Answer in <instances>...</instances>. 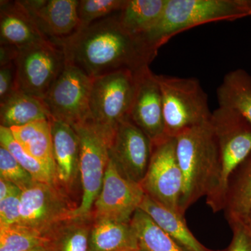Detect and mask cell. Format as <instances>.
<instances>
[{
    "label": "cell",
    "mask_w": 251,
    "mask_h": 251,
    "mask_svg": "<svg viewBox=\"0 0 251 251\" xmlns=\"http://www.w3.org/2000/svg\"><path fill=\"white\" fill-rule=\"evenodd\" d=\"M128 117L150 138L152 145L168 138L161 89L156 74L149 66L137 72L136 89Z\"/></svg>",
    "instance_id": "cell-14"
},
{
    "label": "cell",
    "mask_w": 251,
    "mask_h": 251,
    "mask_svg": "<svg viewBox=\"0 0 251 251\" xmlns=\"http://www.w3.org/2000/svg\"><path fill=\"white\" fill-rule=\"evenodd\" d=\"M49 244V239L23 225L0 227V251H27Z\"/></svg>",
    "instance_id": "cell-27"
},
{
    "label": "cell",
    "mask_w": 251,
    "mask_h": 251,
    "mask_svg": "<svg viewBox=\"0 0 251 251\" xmlns=\"http://www.w3.org/2000/svg\"><path fill=\"white\" fill-rule=\"evenodd\" d=\"M168 0H126L117 13L122 28L130 35L141 37L158 21Z\"/></svg>",
    "instance_id": "cell-23"
},
{
    "label": "cell",
    "mask_w": 251,
    "mask_h": 251,
    "mask_svg": "<svg viewBox=\"0 0 251 251\" xmlns=\"http://www.w3.org/2000/svg\"><path fill=\"white\" fill-rule=\"evenodd\" d=\"M232 238L226 251H251V232L245 224L235 223L230 225Z\"/></svg>",
    "instance_id": "cell-32"
},
{
    "label": "cell",
    "mask_w": 251,
    "mask_h": 251,
    "mask_svg": "<svg viewBox=\"0 0 251 251\" xmlns=\"http://www.w3.org/2000/svg\"><path fill=\"white\" fill-rule=\"evenodd\" d=\"M27 251H51V249L49 247V244H46V245H41L33 248L30 250Z\"/></svg>",
    "instance_id": "cell-36"
},
{
    "label": "cell",
    "mask_w": 251,
    "mask_h": 251,
    "mask_svg": "<svg viewBox=\"0 0 251 251\" xmlns=\"http://www.w3.org/2000/svg\"><path fill=\"white\" fill-rule=\"evenodd\" d=\"M145 195L141 185L122 175L110 158L101 190L94 203L96 220L130 223Z\"/></svg>",
    "instance_id": "cell-11"
},
{
    "label": "cell",
    "mask_w": 251,
    "mask_h": 251,
    "mask_svg": "<svg viewBox=\"0 0 251 251\" xmlns=\"http://www.w3.org/2000/svg\"><path fill=\"white\" fill-rule=\"evenodd\" d=\"M243 224H245V226H247L248 229H249L251 232V209L250 212L248 214L247 218H246V219L244 220V222H243Z\"/></svg>",
    "instance_id": "cell-37"
},
{
    "label": "cell",
    "mask_w": 251,
    "mask_h": 251,
    "mask_svg": "<svg viewBox=\"0 0 251 251\" xmlns=\"http://www.w3.org/2000/svg\"><path fill=\"white\" fill-rule=\"evenodd\" d=\"M20 191L21 190L16 185L0 177V201Z\"/></svg>",
    "instance_id": "cell-35"
},
{
    "label": "cell",
    "mask_w": 251,
    "mask_h": 251,
    "mask_svg": "<svg viewBox=\"0 0 251 251\" xmlns=\"http://www.w3.org/2000/svg\"><path fill=\"white\" fill-rule=\"evenodd\" d=\"M21 1L36 26L59 45L80 29L77 0H23Z\"/></svg>",
    "instance_id": "cell-15"
},
{
    "label": "cell",
    "mask_w": 251,
    "mask_h": 251,
    "mask_svg": "<svg viewBox=\"0 0 251 251\" xmlns=\"http://www.w3.org/2000/svg\"><path fill=\"white\" fill-rule=\"evenodd\" d=\"M58 46L66 60L92 79L125 69L138 72L155 58L140 38L122 28L117 13L79 30Z\"/></svg>",
    "instance_id": "cell-1"
},
{
    "label": "cell",
    "mask_w": 251,
    "mask_h": 251,
    "mask_svg": "<svg viewBox=\"0 0 251 251\" xmlns=\"http://www.w3.org/2000/svg\"><path fill=\"white\" fill-rule=\"evenodd\" d=\"M50 115L42 99L16 90L0 103L1 126L11 128L43 120H50Z\"/></svg>",
    "instance_id": "cell-22"
},
{
    "label": "cell",
    "mask_w": 251,
    "mask_h": 251,
    "mask_svg": "<svg viewBox=\"0 0 251 251\" xmlns=\"http://www.w3.org/2000/svg\"><path fill=\"white\" fill-rule=\"evenodd\" d=\"M130 224L140 247L145 251H186L140 209L135 211Z\"/></svg>",
    "instance_id": "cell-25"
},
{
    "label": "cell",
    "mask_w": 251,
    "mask_h": 251,
    "mask_svg": "<svg viewBox=\"0 0 251 251\" xmlns=\"http://www.w3.org/2000/svg\"><path fill=\"white\" fill-rule=\"evenodd\" d=\"M73 128L80 143L79 172L82 196L80 205L72 211L71 220L81 221L90 214L101 190L112 138L90 120Z\"/></svg>",
    "instance_id": "cell-6"
},
{
    "label": "cell",
    "mask_w": 251,
    "mask_h": 251,
    "mask_svg": "<svg viewBox=\"0 0 251 251\" xmlns=\"http://www.w3.org/2000/svg\"><path fill=\"white\" fill-rule=\"evenodd\" d=\"M251 16V0H168L161 17L140 39L156 57L158 49L180 32Z\"/></svg>",
    "instance_id": "cell-3"
},
{
    "label": "cell",
    "mask_w": 251,
    "mask_h": 251,
    "mask_svg": "<svg viewBox=\"0 0 251 251\" xmlns=\"http://www.w3.org/2000/svg\"><path fill=\"white\" fill-rule=\"evenodd\" d=\"M10 130L23 150L44 164L57 178L50 120L12 127Z\"/></svg>",
    "instance_id": "cell-19"
},
{
    "label": "cell",
    "mask_w": 251,
    "mask_h": 251,
    "mask_svg": "<svg viewBox=\"0 0 251 251\" xmlns=\"http://www.w3.org/2000/svg\"><path fill=\"white\" fill-rule=\"evenodd\" d=\"M16 90L15 62L0 67V103Z\"/></svg>",
    "instance_id": "cell-33"
},
{
    "label": "cell",
    "mask_w": 251,
    "mask_h": 251,
    "mask_svg": "<svg viewBox=\"0 0 251 251\" xmlns=\"http://www.w3.org/2000/svg\"><path fill=\"white\" fill-rule=\"evenodd\" d=\"M156 78L161 89L168 138L210 121L212 112L207 95L198 79L156 74Z\"/></svg>",
    "instance_id": "cell-5"
},
{
    "label": "cell",
    "mask_w": 251,
    "mask_h": 251,
    "mask_svg": "<svg viewBox=\"0 0 251 251\" xmlns=\"http://www.w3.org/2000/svg\"><path fill=\"white\" fill-rule=\"evenodd\" d=\"M52 148L57 179L71 186L76 179L80 163V143L75 129L65 122L50 117Z\"/></svg>",
    "instance_id": "cell-17"
},
{
    "label": "cell",
    "mask_w": 251,
    "mask_h": 251,
    "mask_svg": "<svg viewBox=\"0 0 251 251\" xmlns=\"http://www.w3.org/2000/svg\"><path fill=\"white\" fill-rule=\"evenodd\" d=\"M65 64L62 48L51 41L20 49L15 61L17 90L43 100Z\"/></svg>",
    "instance_id": "cell-9"
},
{
    "label": "cell",
    "mask_w": 251,
    "mask_h": 251,
    "mask_svg": "<svg viewBox=\"0 0 251 251\" xmlns=\"http://www.w3.org/2000/svg\"><path fill=\"white\" fill-rule=\"evenodd\" d=\"M59 244V251H89L90 232L82 226H70L64 229Z\"/></svg>",
    "instance_id": "cell-30"
},
{
    "label": "cell",
    "mask_w": 251,
    "mask_h": 251,
    "mask_svg": "<svg viewBox=\"0 0 251 251\" xmlns=\"http://www.w3.org/2000/svg\"><path fill=\"white\" fill-rule=\"evenodd\" d=\"M140 249L130 223L96 220L90 234L89 251H138Z\"/></svg>",
    "instance_id": "cell-20"
},
{
    "label": "cell",
    "mask_w": 251,
    "mask_h": 251,
    "mask_svg": "<svg viewBox=\"0 0 251 251\" xmlns=\"http://www.w3.org/2000/svg\"><path fill=\"white\" fill-rule=\"evenodd\" d=\"M19 54V49L14 46L0 45V67L14 63Z\"/></svg>",
    "instance_id": "cell-34"
},
{
    "label": "cell",
    "mask_w": 251,
    "mask_h": 251,
    "mask_svg": "<svg viewBox=\"0 0 251 251\" xmlns=\"http://www.w3.org/2000/svg\"><path fill=\"white\" fill-rule=\"evenodd\" d=\"M92 83V77L66 60L62 72L43 99L50 117L72 127L90 120Z\"/></svg>",
    "instance_id": "cell-8"
},
{
    "label": "cell",
    "mask_w": 251,
    "mask_h": 251,
    "mask_svg": "<svg viewBox=\"0 0 251 251\" xmlns=\"http://www.w3.org/2000/svg\"><path fill=\"white\" fill-rule=\"evenodd\" d=\"M138 251H145V250H144V249H141V248H140V249H139V250H138Z\"/></svg>",
    "instance_id": "cell-38"
},
{
    "label": "cell",
    "mask_w": 251,
    "mask_h": 251,
    "mask_svg": "<svg viewBox=\"0 0 251 251\" xmlns=\"http://www.w3.org/2000/svg\"><path fill=\"white\" fill-rule=\"evenodd\" d=\"M0 145L4 147L36 181L54 185L57 178L44 164L28 154L15 139L10 128L0 126Z\"/></svg>",
    "instance_id": "cell-26"
},
{
    "label": "cell",
    "mask_w": 251,
    "mask_h": 251,
    "mask_svg": "<svg viewBox=\"0 0 251 251\" xmlns=\"http://www.w3.org/2000/svg\"><path fill=\"white\" fill-rule=\"evenodd\" d=\"M139 209L146 213L166 233L186 251H226L211 250L204 247L188 228L184 216L162 205L146 194Z\"/></svg>",
    "instance_id": "cell-18"
},
{
    "label": "cell",
    "mask_w": 251,
    "mask_h": 251,
    "mask_svg": "<svg viewBox=\"0 0 251 251\" xmlns=\"http://www.w3.org/2000/svg\"><path fill=\"white\" fill-rule=\"evenodd\" d=\"M21 193L18 191L0 201V227L20 224Z\"/></svg>",
    "instance_id": "cell-31"
},
{
    "label": "cell",
    "mask_w": 251,
    "mask_h": 251,
    "mask_svg": "<svg viewBox=\"0 0 251 251\" xmlns=\"http://www.w3.org/2000/svg\"><path fill=\"white\" fill-rule=\"evenodd\" d=\"M219 107L231 109L251 124V75L244 69L227 73L216 90Z\"/></svg>",
    "instance_id": "cell-24"
},
{
    "label": "cell",
    "mask_w": 251,
    "mask_h": 251,
    "mask_svg": "<svg viewBox=\"0 0 251 251\" xmlns=\"http://www.w3.org/2000/svg\"><path fill=\"white\" fill-rule=\"evenodd\" d=\"M152 151L150 138L127 117L120 122L110 147V158L128 179L140 184L148 171Z\"/></svg>",
    "instance_id": "cell-13"
},
{
    "label": "cell",
    "mask_w": 251,
    "mask_h": 251,
    "mask_svg": "<svg viewBox=\"0 0 251 251\" xmlns=\"http://www.w3.org/2000/svg\"><path fill=\"white\" fill-rule=\"evenodd\" d=\"M50 41L38 28L20 1H1L0 45L18 49Z\"/></svg>",
    "instance_id": "cell-16"
},
{
    "label": "cell",
    "mask_w": 251,
    "mask_h": 251,
    "mask_svg": "<svg viewBox=\"0 0 251 251\" xmlns=\"http://www.w3.org/2000/svg\"><path fill=\"white\" fill-rule=\"evenodd\" d=\"M220 153L221 173L219 186L206 201L214 213L224 210L229 178L251 152V124L231 109L219 107L210 119Z\"/></svg>",
    "instance_id": "cell-4"
},
{
    "label": "cell",
    "mask_w": 251,
    "mask_h": 251,
    "mask_svg": "<svg viewBox=\"0 0 251 251\" xmlns=\"http://www.w3.org/2000/svg\"><path fill=\"white\" fill-rule=\"evenodd\" d=\"M137 72L125 69L93 79L90 120L112 138L120 122L129 116Z\"/></svg>",
    "instance_id": "cell-7"
},
{
    "label": "cell",
    "mask_w": 251,
    "mask_h": 251,
    "mask_svg": "<svg viewBox=\"0 0 251 251\" xmlns=\"http://www.w3.org/2000/svg\"><path fill=\"white\" fill-rule=\"evenodd\" d=\"M126 0H80L77 4V16L80 29L92 23L120 12Z\"/></svg>",
    "instance_id": "cell-28"
},
{
    "label": "cell",
    "mask_w": 251,
    "mask_h": 251,
    "mask_svg": "<svg viewBox=\"0 0 251 251\" xmlns=\"http://www.w3.org/2000/svg\"><path fill=\"white\" fill-rule=\"evenodd\" d=\"M251 209V152L229 178L224 212L230 225L243 223Z\"/></svg>",
    "instance_id": "cell-21"
},
{
    "label": "cell",
    "mask_w": 251,
    "mask_h": 251,
    "mask_svg": "<svg viewBox=\"0 0 251 251\" xmlns=\"http://www.w3.org/2000/svg\"><path fill=\"white\" fill-rule=\"evenodd\" d=\"M140 185L147 196L180 214L184 178L176 157L175 138L152 145L148 171Z\"/></svg>",
    "instance_id": "cell-10"
},
{
    "label": "cell",
    "mask_w": 251,
    "mask_h": 251,
    "mask_svg": "<svg viewBox=\"0 0 251 251\" xmlns=\"http://www.w3.org/2000/svg\"><path fill=\"white\" fill-rule=\"evenodd\" d=\"M73 210L54 185L36 182L21 193L20 224L47 237L62 221H72Z\"/></svg>",
    "instance_id": "cell-12"
},
{
    "label": "cell",
    "mask_w": 251,
    "mask_h": 251,
    "mask_svg": "<svg viewBox=\"0 0 251 251\" xmlns=\"http://www.w3.org/2000/svg\"><path fill=\"white\" fill-rule=\"evenodd\" d=\"M0 176L16 185L22 191L37 182L1 145H0Z\"/></svg>",
    "instance_id": "cell-29"
},
{
    "label": "cell",
    "mask_w": 251,
    "mask_h": 251,
    "mask_svg": "<svg viewBox=\"0 0 251 251\" xmlns=\"http://www.w3.org/2000/svg\"><path fill=\"white\" fill-rule=\"evenodd\" d=\"M175 139L184 178L179 212L184 216L201 198L206 201L215 193L221 173L219 150L210 121L185 130Z\"/></svg>",
    "instance_id": "cell-2"
}]
</instances>
